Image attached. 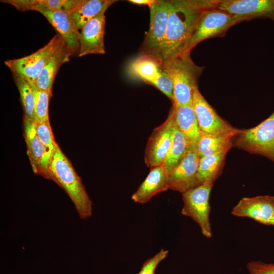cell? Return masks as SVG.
I'll return each mask as SVG.
<instances>
[{
	"mask_svg": "<svg viewBox=\"0 0 274 274\" xmlns=\"http://www.w3.org/2000/svg\"><path fill=\"white\" fill-rule=\"evenodd\" d=\"M168 2L170 9L167 30L156 56L162 61L187 51L191 38L203 12L207 9L216 7L217 3V0Z\"/></svg>",
	"mask_w": 274,
	"mask_h": 274,
	"instance_id": "cell-1",
	"label": "cell"
},
{
	"mask_svg": "<svg viewBox=\"0 0 274 274\" xmlns=\"http://www.w3.org/2000/svg\"><path fill=\"white\" fill-rule=\"evenodd\" d=\"M48 178L65 190L81 219L92 216V201L81 178L57 144L48 166Z\"/></svg>",
	"mask_w": 274,
	"mask_h": 274,
	"instance_id": "cell-2",
	"label": "cell"
},
{
	"mask_svg": "<svg viewBox=\"0 0 274 274\" xmlns=\"http://www.w3.org/2000/svg\"><path fill=\"white\" fill-rule=\"evenodd\" d=\"M162 67L173 83V106L192 105L193 93L198 88L204 67L193 62L190 51L162 61Z\"/></svg>",
	"mask_w": 274,
	"mask_h": 274,
	"instance_id": "cell-3",
	"label": "cell"
},
{
	"mask_svg": "<svg viewBox=\"0 0 274 274\" xmlns=\"http://www.w3.org/2000/svg\"><path fill=\"white\" fill-rule=\"evenodd\" d=\"M232 146L274 162V111L256 126L240 129L233 138Z\"/></svg>",
	"mask_w": 274,
	"mask_h": 274,
	"instance_id": "cell-4",
	"label": "cell"
},
{
	"mask_svg": "<svg viewBox=\"0 0 274 274\" xmlns=\"http://www.w3.org/2000/svg\"><path fill=\"white\" fill-rule=\"evenodd\" d=\"M16 8L21 11L31 10L41 13L61 37L73 55L78 56L80 31L67 13L49 10L38 0H17Z\"/></svg>",
	"mask_w": 274,
	"mask_h": 274,
	"instance_id": "cell-5",
	"label": "cell"
},
{
	"mask_svg": "<svg viewBox=\"0 0 274 274\" xmlns=\"http://www.w3.org/2000/svg\"><path fill=\"white\" fill-rule=\"evenodd\" d=\"M63 42L57 33L46 45L36 52L21 58L5 60V64L13 74L35 84L43 68Z\"/></svg>",
	"mask_w": 274,
	"mask_h": 274,
	"instance_id": "cell-6",
	"label": "cell"
},
{
	"mask_svg": "<svg viewBox=\"0 0 274 274\" xmlns=\"http://www.w3.org/2000/svg\"><path fill=\"white\" fill-rule=\"evenodd\" d=\"M213 185V183L206 182L182 193L183 207L181 214L192 219L199 225L202 235L207 238L212 236L209 199Z\"/></svg>",
	"mask_w": 274,
	"mask_h": 274,
	"instance_id": "cell-7",
	"label": "cell"
},
{
	"mask_svg": "<svg viewBox=\"0 0 274 274\" xmlns=\"http://www.w3.org/2000/svg\"><path fill=\"white\" fill-rule=\"evenodd\" d=\"M244 21L241 17L231 15L216 7L206 10L202 13L190 41L187 51L201 41L223 37L232 26Z\"/></svg>",
	"mask_w": 274,
	"mask_h": 274,
	"instance_id": "cell-8",
	"label": "cell"
},
{
	"mask_svg": "<svg viewBox=\"0 0 274 274\" xmlns=\"http://www.w3.org/2000/svg\"><path fill=\"white\" fill-rule=\"evenodd\" d=\"M149 8L150 26L141 48L140 56L156 58L165 38L170 6L168 1H156Z\"/></svg>",
	"mask_w": 274,
	"mask_h": 274,
	"instance_id": "cell-9",
	"label": "cell"
},
{
	"mask_svg": "<svg viewBox=\"0 0 274 274\" xmlns=\"http://www.w3.org/2000/svg\"><path fill=\"white\" fill-rule=\"evenodd\" d=\"M192 106L202 133L216 135H235L239 131L222 119L208 102L198 87L194 92Z\"/></svg>",
	"mask_w": 274,
	"mask_h": 274,
	"instance_id": "cell-10",
	"label": "cell"
},
{
	"mask_svg": "<svg viewBox=\"0 0 274 274\" xmlns=\"http://www.w3.org/2000/svg\"><path fill=\"white\" fill-rule=\"evenodd\" d=\"M174 128L173 108L165 120L155 128L150 136L145 151L144 159L150 168L162 164L171 146Z\"/></svg>",
	"mask_w": 274,
	"mask_h": 274,
	"instance_id": "cell-11",
	"label": "cell"
},
{
	"mask_svg": "<svg viewBox=\"0 0 274 274\" xmlns=\"http://www.w3.org/2000/svg\"><path fill=\"white\" fill-rule=\"evenodd\" d=\"M199 161L196 146H190L184 157L168 175V188L183 193L198 186Z\"/></svg>",
	"mask_w": 274,
	"mask_h": 274,
	"instance_id": "cell-12",
	"label": "cell"
},
{
	"mask_svg": "<svg viewBox=\"0 0 274 274\" xmlns=\"http://www.w3.org/2000/svg\"><path fill=\"white\" fill-rule=\"evenodd\" d=\"M216 8L244 21L257 18L274 20V0H217Z\"/></svg>",
	"mask_w": 274,
	"mask_h": 274,
	"instance_id": "cell-13",
	"label": "cell"
},
{
	"mask_svg": "<svg viewBox=\"0 0 274 274\" xmlns=\"http://www.w3.org/2000/svg\"><path fill=\"white\" fill-rule=\"evenodd\" d=\"M233 216L247 217L265 225L274 223V196L260 195L243 197L231 210Z\"/></svg>",
	"mask_w": 274,
	"mask_h": 274,
	"instance_id": "cell-14",
	"label": "cell"
},
{
	"mask_svg": "<svg viewBox=\"0 0 274 274\" xmlns=\"http://www.w3.org/2000/svg\"><path fill=\"white\" fill-rule=\"evenodd\" d=\"M105 13L93 18L80 30L78 57L92 54H105Z\"/></svg>",
	"mask_w": 274,
	"mask_h": 274,
	"instance_id": "cell-15",
	"label": "cell"
},
{
	"mask_svg": "<svg viewBox=\"0 0 274 274\" xmlns=\"http://www.w3.org/2000/svg\"><path fill=\"white\" fill-rule=\"evenodd\" d=\"M24 130L27 154L33 172L48 178L49 163L45 149L37 134L35 120L24 118Z\"/></svg>",
	"mask_w": 274,
	"mask_h": 274,
	"instance_id": "cell-16",
	"label": "cell"
},
{
	"mask_svg": "<svg viewBox=\"0 0 274 274\" xmlns=\"http://www.w3.org/2000/svg\"><path fill=\"white\" fill-rule=\"evenodd\" d=\"M168 189L167 176L160 165L151 168L149 174L132 194L131 199L135 202L144 203Z\"/></svg>",
	"mask_w": 274,
	"mask_h": 274,
	"instance_id": "cell-17",
	"label": "cell"
},
{
	"mask_svg": "<svg viewBox=\"0 0 274 274\" xmlns=\"http://www.w3.org/2000/svg\"><path fill=\"white\" fill-rule=\"evenodd\" d=\"M175 125L184 135L190 146H196L201 132L192 105L173 106Z\"/></svg>",
	"mask_w": 274,
	"mask_h": 274,
	"instance_id": "cell-18",
	"label": "cell"
},
{
	"mask_svg": "<svg viewBox=\"0 0 274 274\" xmlns=\"http://www.w3.org/2000/svg\"><path fill=\"white\" fill-rule=\"evenodd\" d=\"M73 56L64 42L43 68L35 84L40 89L52 93V85L60 66Z\"/></svg>",
	"mask_w": 274,
	"mask_h": 274,
	"instance_id": "cell-19",
	"label": "cell"
},
{
	"mask_svg": "<svg viewBox=\"0 0 274 274\" xmlns=\"http://www.w3.org/2000/svg\"><path fill=\"white\" fill-rule=\"evenodd\" d=\"M116 2L114 0H83L79 7L68 14L80 31L85 24L105 12Z\"/></svg>",
	"mask_w": 274,
	"mask_h": 274,
	"instance_id": "cell-20",
	"label": "cell"
},
{
	"mask_svg": "<svg viewBox=\"0 0 274 274\" xmlns=\"http://www.w3.org/2000/svg\"><path fill=\"white\" fill-rule=\"evenodd\" d=\"M230 149L199 158L197 176L198 186L206 182L214 183L222 173L226 155Z\"/></svg>",
	"mask_w": 274,
	"mask_h": 274,
	"instance_id": "cell-21",
	"label": "cell"
},
{
	"mask_svg": "<svg viewBox=\"0 0 274 274\" xmlns=\"http://www.w3.org/2000/svg\"><path fill=\"white\" fill-rule=\"evenodd\" d=\"M190 145L188 140L175 125L174 122L171 146L165 159L161 164L167 176L184 157Z\"/></svg>",
	"mask_w": 274,
	"mask_h": 274,
	"instance_id": "cell-22",
	"label": "cell"
},
{
	"mask_svg": "<svg viewBox=\"0 0 274 274\" xmlns=\"http://www.w3.org/2000/svg\"><path fill=\"white\" fill-rule=\"evenodd\" d=\"M162 61L151 56H140L131 64V74L151 84L158 77L162 70Z\"/></svg>",
	"mask_w": 274,
	"mask_h": 274,
	"instance_id": "cell-23",
	"label": "cell"
},
{
	"mask_svg": "<svg viewBox=\"0 0 274 274\" xmlns=\"http://www.w3.org/2000/svg\"><path fill=\"white\" fill-rule=\"evenodd\" d=\"M234 136L216 135L201 132L196 146L199 158L231 148Z\"/></svg>",
	"mask_w": 274,
	"mask_h": 274,
	"instance_id": "cell-24",
	"label": "cell"
},
{
	"mask_svg": "<svg viewBox=\"0 0 274 274\" xmlns=\"http://www.w3.org/2000/svg\"><path fill=\"white\" fill-rule=\"evenodd\" d=\"M13 75L20 93L24 118L35 120L36 96L32 85L24 78Z\"/></svg>",
	"mask_w": 274,
	"mask_h": 274,
	"instance_id": "cell-25",
	"label": "cell"
},
{
	"mask_svg": "<svg viewBox=\"0 0 274 274\" xmlns=\"http://www.w3.org/2000/svg\"><path fill=\"white\" fill-rule=\"evenodd\" d=\"M31 84L36 96L35 120L36 122H49L48 106L52 93L41 90L35 84Z\"/></svg>",
	"mask_w": 274,
	"mask_h": 274,
	"instance_id": "cell-26",
	"label": "cell"
},
{
	"mask_svg": "<svg viewBox=\"0 0 274 274\" xmlns=\"http://www.w3.org/2000/svg\"><path fill=\"white\" fill-rule=\"evenodd\" d=\"M36 130L45 149L47 159L50 163L57 144L54 140L50 122H36Z\"/></svg>",
	"mask_w": 274,
	"mask_h": 274,
	"instance_id": "cell-27",
	"label": "cell"
},
{
	"mask_svg": "<svg viewBox=\"0 0 274 274\" xmlns=\"http://www.w3.org/2000/svg\"><path fill=\"white\" fill-rule=\"evenodd\" d=\"M83 0H38L39 3L51 11L67 13L79 7Z\"/></svg>",
	"mask_w": 274,
	"mask_h": 274,
	"instance_id": "cell-28",
	"label": "cell"
},
{
	"mask_svg": "<svg viewBox=\"0 0 274 274\" xmlns=\"http://www.w3.org/2000/svg\"><path fill=\"white\" fill-rule=\"evenodd\" d=\"M151 85L158 89L173 101L174 92L173 83L168 74L163 68L162 63V70L160 74Z\"/></svg>",
	"mask_w": 274,
	"mask_h": 274,
	"instance_id": "cell-29",
	"label": "cell"
},
{
	"mask_svg": "<svg viewBox=\"0 0 274 274\" xmlns=\"http://www.w3.org/2000/svg\"><path fill=\"white\" fill-rule=\"evenodd\" d=\"M168 253V250L161 249L154 256L147 259L143 263L138 274H155L157 266L161 261L166 257Z\"/></svg>",
	"mask_w": 274,
	"mask_h": 274,
	"instance_id": "cell-30",
	"label": "cell"
},
{
	"mask_svg": "<svg viewBox=\"0 0 274 274\" xmlns=\"http://www.w3.org/2000/svg\"><path fill=\"white\" fill-rule=\"evenodd\" d=\"M249 274H274V263L252 261L247 263Z\"/></svg>",
	"mask_w": 274,
	"mask_h": 274,
	"instance_id": "cell-31",
	"label": "cell"
},
{
	"mask_svg": "<svg viewBox=\"0 0 274 274\" xmlns=\"http://www.w3.org/2000/svg\"><path fill=\"white\" fill-rule=\"evenodd\" d=\"M128 2L137 5H148L149 7L154 4L155 0H129Z\"/></svg>",
	"mask_w": 274,
	"mask_h": 274,
	"instance_id": "cell-32",
	"label": "cell"
},
{
	"mask_svg": "<svg viewBox=\"0 0 274 274\" xmlns=\"http://www.w3.org/2000/svg\"><path fill=\"white\" fill-rule=\"evenodd\" d=\"M273 226H274V223H273Z\"/></svg>",
	"mask_w": 274,
	"mask_h": 274,
	"instance_id": "cell-33",
	"label": "cell"
}]
</instances>
